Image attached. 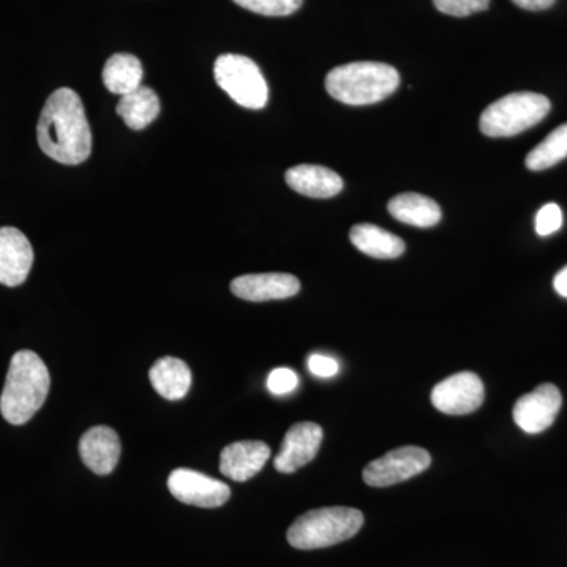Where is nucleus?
<instances>
[{"instance_id": "nucleus-1", "label": "nucleus", "mask_w": 567, "mask_h": 567, "mask_svg": "<svg viewBox=\"0 0 567 567\" xmlns=\"http://www.w3.org/2000/svg\"><path fill=\"white\" fill-rule=\"evenodd\" d=\"M37 137L44 155L66 166H78L91 156V126L76 92L62 87L52 93L41 111Z\"/></svg>"}, {"instance_id": "nucleus-2", "label": "nucleus", "mask_w": 567, "mask_h": 567, "mask_svg": "<svg viewBox=\"0 0 567 567\" xmlns=\"http://www.w3.org/2000/svg\"><path fill=\"white\" fill-rule=\"evenodd\" d=\"M50 388V371L39 354L31 350L14 353L0 395L2 416L13 425L28 423L43 406Z\"/></svg>"}, {"instance_id": "nucleus-3", "label": "nucleus", "mask_w": 567, "mask_h": 567, "mask_svg": "<svg viewBox=\"0 0 567 567\" xmlns=\"http://www.w3.org/2000/svg\"><path fill=\"white\" fill-rule=\"evenodd\" d=\"M399 82L398 70L388 63L352 62L331 70L324 80V87L338 102L365 106L383 102L398 91Z\"/></svg>"}, {"instance_id": "nucleus-4", "label": "nucleus", "mask_w": 567, "mask_h": 567, "mask_svg": "<svg viewBox=\"0 0 567 567\" xmlns=\"http://www.w3.org/2000/svg\"><path fill=\"white\" fill-rule=\"evenodd\" d=\"M364 524L361 511L333 506L309 511L287 529V540L298 550H316L352 539Z\"/></svg>"}, {"instance_id": "nucleus-5", "label": "nucleus", "mask_w": 567, "mask_h": 567, "mask_svg": "<svg viewBox=\"0 0 567 567\" xmlns=\"http://www.w3.org/2000/svg\"><path fill=\"white\" fill-rule=\"evenodd\" d=\"M550 107L547 96L539 93H511L483 112L480 128L488 137L516 136L544 121Z\"/></svg>"}, {"instance_id": "nucleus-6", "label": "nucleus", "mask_w": 567, "mask_h": 567, "mask_svg": "<svg viewBox=\"0 0 567 567\" xmlns=\"http://www.w3.org/2000/svg\"><path fill=\"white\" fill-rule=\"evenodd\" d=\"M213 74H215L216 84L241 107L259 111L267 106V81L257 63L246 55H219Z\"/></svg>"}, {"instance_id": "nucleus-7", "label": "nucleus", "mask_w": 567, "mask_h": 567, "mask_svg": "<svg viewBox=\"0 0 567 567\" xmlns=\"http://www.w3.org/2000/svg\"><path fill=\"white\" fill-rule=\"evenodd\" d=\"M431 454L423 447L402 446L365 465L363 480L371 487H390L421 475L431 466Z\"/></svg>"}, {"instance_id": "nucleus-8", "label": "nucleus", "mask_w": 567, "mask_h": 567, "mask_svg": "<svg viewBox=\"0 0 567 567\" xmlns=\"http://www.w3.org/2000/svg\"><path fill=\"white\" fill-rule=\"evenodd\" d=\"M167 487L178 502L207 509L226 505L230 498V487L226 483L188 468L174 470Z\"/></svg>"}, {"instance_id": "nucleus-9", "label": "nucleus", "mask_w": 567, "mask_h": 567, "mask_svg": "<svg viewBox=\"0 0 567 567\" xmlns=\"http://www.w3.org/2000/svg\"><path fill=\"white\" fill-rule=\"evenodd\" d=\"M432 404L446 415H470L484 402L483 380L473 372L447 377L432 390Z\"/></svg>"}, {"instance_id": "nucleus-10", "label": "nucleus", "mask_w": 567, "mask_h": 567, "mask_svg": "<svg viewBox=\"0 0 567 567\" xmlns=\"http://www.w3.org/2000/svg\"><path fill=\"white\" fill-rule=\"evenodd\" d=\"M561 404L558 388L546 383L518 399L514 405V421L527 434H540L555 423Z\"/></svg>"}, {"instance_id": "nucleus-11", "label": "nucleus", "mask_w": 567, "mask_h": 567, "mask_svg": "<svg viewBox=\"0 0 567 567\" xmlns=\"http://www.w3.org/2000/svg\"><path fill=\"white\" fill-rule=\"evenodd\" d=\"M323 431L316 423H298L287 431L281 450L275 457V468L279 473H295L308 465L319 453Z\"/></svg>"}, {"instance_id": "nucleus-12", "label": "nucleus", "mask_w": 567, "mask_h": 567, "mask_svg": "<svg viewBox=\"0 0 567 567\" xmlns=\"http://www.w3.org/2000/svg\"><path fill=\"white\" fill-rule=\"evenodd\" d=\"M33 265V249L21 230L0 229V284L18 287L28 279Z\"/></svg>"}, {"instance_id": "nucleus-13", "label": "nucleus", "mask_w": 567, "mask_h": 567, "mask_svg": "<svg viewBox=\"0 0 567 567\" xmlns=\"http://www.w3.org/2000/svg\"><path fill=\"white\" fill-rule=\"evenodd\" d=\"M301 284L293 275L262 274L244 275L230 282V290L241 300L260 301L286 300L300 292Z\"/></svg>"}, {"instance_id": "nucleus-14", "label": "nucleus", "mask_w": 567, "mask_h": 567, "mask_svg": "<svg viewBox=\"0 0 567 567\" xmlns=\"http://www.w3.org/2000/svg\"><path fill=\"white\" fill-rule=\"evenodd\" d=\"M121 454V439L107 425H95L81 436L80 456L95 475L106 476L114 472Z\"/></svg>"}, {"instance_id": "nucleus-15", "label": "nucleus", "mask_w": 567, "mask_h": 567, "mask_svg": "<svg viewBox=\"0 0 567 567\" xmlns=\"http://www.w3.org/2000/svg\"><path fill=\"white\" fill-rule=\"evenodd\" d=\"M270 456V446L265 445L264 442H257V440L235 442L224 447L219 470L229 480L245 483L262 472Z\"/></svg>"}, {"instance_id": "nucleus-16", "label": "nucleus", "mask_w": 567, "mask_h": 567, "mask_svg": "<svg viewBox=\"0 0 567 567\" xmlns=\"http://www.w3.org/2000/svg\"><path fill=\"white\" fill-rule=\"evenodd\" d=\"M286 182L293 192L312 199H330L344 188L341 175L317 164H300L287 171Z\"/></svg>"}, {"instance_id": "nucleus-17", "label": "nucleus", "mask_w": 567, "mask_h": 567, "mask_svg": "<svg viewBox=\"0 0 567 567\" xmlns=\"http://www.w3.org/2000/svg\"><path fill=\"white\" fill-rule=\"evenodd\" d=\"M148 377L156 393L167 401H181L192 388V371L188 364L178 358L164 357L156 361Z\"/></svg>"}, {"instance_id": "nucleus-18", "label": "nucleus", "mask_w": 567, "mask_h": 567, "mask_svg": "<svg viewBox=\"0 0 567 567\" xmlns=\"http://www.w3.org/2000/svg\"><path fill=\"white\" fill-rule=\"evenodd\" d=\"M388 212L398 221L415 227H434L442 221V208L431 197L417 193L399 194L388 204Z\"/></svg>"}, {"instance_id": "nucleus-19", "label": "nucleus", "mask_w": 567, "mask_h": 567, "mask_svg": "<svg viewBox=\"0 0 567 567\" xmlns=\"http://www.w3.org/2000/svg\"><path fill=\"white\" fill-rule=\"evenodd\" d=\"M350 241L358 251L374 259H395L405 251V244L398 235L374 224H357L350 230Z\"/></svg>"}, {"instance_id": "nucleus-20", "label": "nucleus", "mask_w": 567, "mask_h": 567, "mask_svg": "<svg viewBox=\"0 0 567 567\" xmlns=\"http://www.w3.org/2000/svg\"><path fill=\"white\" fill-rule=\"evenodd\" d=\"M162 111L158 95L151 87H137L136 91L126 93L117 104V114L130 128L140 130L147 128Z\"/></svg>"}, {"instance_id": "nucleus-21", "label": "nucleus", "mask_w": 567, "mask_h": 567, "mask_svg": "<svg viewBox=\"0 0 567 567\" xmlns=\"http://www.w3.org/2000/svg\"><path fill=\"white\" fill-rule=\"evenodd\" d=\"M142 76H144V70H142L140 59L132 54H123V52L107 59L103 69L104 85L115 95L123 96L136 91L137 87H141Z\"/></svg>"}, {"instance_id": "nucleus-22", "label": "nucleus", "mask_w": 567, "mask_h": 567, "mask_svg": "<svg viewBox=\"0 0 567 567\" xmlns=\"http://www.w3.org/2000/svg\"><path fill=\"white\" fill-rule=\"evenodd\" d=\"M565 158H567V123L558 126L537 147L533 148L528 153L525 164L529 171L539 173V171L557 166Z\"/></svg>"}, {"instance_id": "nucleus-23", "label": "nucleus", "mask_w": 567, "mask_h": 567, "mask_svg": "<svg viewBox=\"0 0 567 567\" xmlns=\"http://www.w3.org/2000/svg\"><path fill=\"white\" fill-rule=\"evenodd\" d=\"M234 2L241 9L264 14V17H289L303 6V0H234Z\"/></svg>"}, {"instance_id": "nucleus-24", "label": "nucleus", "mask_w": 567, "mask_h": 567, "mask_svg": "<svg viewBox=\"0 0 567 567\" xmlns=\"http://www.w3.org/2000/svg\"><path fill=\"white\" fill-rule=\"evenodd\" d=\"M434 6L450 17L465 18L487 10L491 0H434Z\"/></svg>"}, {"instance_id": "nucleus-25", "label": "nucleus", "mask_w": 567, "mask_h": 567, "mask_svg": "<svg viewBox=\"0 0 567 567\" xmlns=\"http://www.w3.org/2000/svg\"><path fill=\"white\" fill-rule=\"evenodd\" d=\"M563 226L561 208L557 204H547L540 208L536 216V233L540 237L558 233Z\"/></svg>"}, {"instance_id": "nucleus-26", "label": "nucleus", "mask_w": 567, "mask_h": 567, "mask_svg": "<svg viewBox=\"0 0 567 567\" xmlns=\"http://www.w3.org/2000/svg\"><path fill=\"white\" fill-rule=\"evenodd\" d=\"M268 390L276 395H284L292 393L295 388L298 386V375L295 374L292 369L278 368L271 371L267 380Z\"/></svg>"}, {"instance_id": "nucleus-27", "label": "nucleus", "mask_w": 567, "mask_h": 567, "mask_svg": "<svg viewBox=\"0 0 567 567\" xmlns=\"http://www.w3.org/2000/svg\"><path fill=\"white\" fill-rule=\"evenodd\" d=\"M308 368L311 374L320 377V379H330L339 372V364L334 358L324 357V354L312 353L308 358Z\"/></svg>"}, {"instance_id": "nucleus-28", "label": "nucleus", "mask_w": 567, "mask_h": 567, "mask_svg": "<svg viewBox=\"0 0 567 567\" xmlns=\"http://www.w3.org/2000/svg\"><path fill=\"white\" fill-rule=\"evenodd\" d=\"M517 7L528 11H540L550 9L557 0H513Z\"/></svg>"}, {"instance_id": "nucleus-29", "label": "nucleus", "mask_w": 567, "mask_h": 567, "mask_svg": "<svg viewBox=\"0 0 567 567\" xmlns=\"http://www.w3.org/2000/svg\"><path fill=\"white\" fill-rule=\"evenodd\" d=\"M554 287L558 295H561L563 298H567V267L563 268V270L555 276Z\"/></svg>"}]
</instances>
